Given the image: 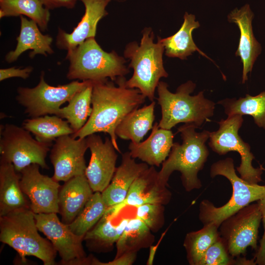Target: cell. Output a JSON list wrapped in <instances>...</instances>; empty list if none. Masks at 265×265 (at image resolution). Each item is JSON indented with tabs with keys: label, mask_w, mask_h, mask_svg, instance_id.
I'll return each mask as SVG.
<instances>
[{
	"label": "cell",
	"mask_w": 265,
	"mask_h": 265,
	"mask_svg": "<svg viewBox=\"0 0 265 265\" xmlns=\"http://www.w3.org/2000/svg\"><path fill=\"white\" fill-rule=\"evenodd\" d=\"M124 77L115 80L117 86L107 80L93 81L92 111L84 126L71 135L85 138L97 132L108 133L117 151L121 153L115 130L122 121L132 111L144 103L145 97L136 88L126 85Z\"/></svg>",
	"instance_id": "obj_1"
},
{
	"label": "cell",
	"mask_w": 265,
	"mask_h": 265,
	"mask_svg": "<svg viewBox=\"0 0 265 265\" xmlns=\"http://www.w3.org/2000/svg\"><path fill=\"white\" fill-rule=\"evenodd\" d=\"M196 128H198L188 124L178 128L177 133H180L182 143H173L167 159L162 163L158 174V182L161 185L167 186L171 174L178 171L186 191L202 187L198 173L203 168L209 155L205 143L210 137V132L206 130L197 132Z\"/></svg>",
	"instance_id": "obj_2"
},
{
	"label": "cell",
	"mask_w": 265,
	"mask_h": 265,
	"mask_svg": "<svg viewBox=\"0 0 265 265\" xmlns=\"http://www.w3.org/2000/svg\"><path fill=\"white\" fill-rule=\"evenodd\" d=\"M195 87L196 84L189 80L172 93L166 83L159 81L157 87V100L161 111L159 127L171 130L178 124L184 123L199 128L213 116L215 104L204 97L203 91L196 95H190Z\"/></svg>",
	"instance_id": "obj_3"
},
{
	"label": "cell",
	"mask_w": 265,
	"mask_h": 265,
	"mask_svg": "<svg viewBox=\"0 0 265 265\" xmlns=\"http://www.w3.org/2000/svg\"><path fill=\"white\" fill-rule=\"evenodd\" d=\"M38 231L34 213L29 208L0 216V241L16 250L22 262H26V257L32 256L44 265H54L57 252Z\"/></svg>",
	"instance_id": "obj_4"
},
{
	"label": "cell",
	"mask_w": 265,
	"mask_h": 265,
	"mask_svg": "<svg viewBox=\"0 0 265 265\" xmlns=\"http://www.w3.org/2000/svg\"><path fill=\"white\" fill-rule=\"evenodd\" d=\"M154 37L152 30L145 28L140 45L136 42L129 43L124 53L125 57L131 60L129 67L133 69L132 77L126 81V86L138 89L151 102L155 99L159 80L168 76L162 60L164 48L159 38L157 43H154Z\"/></svg>",
	"instance_id": "obj_5"
},
{
	"label": "cell",
	"mask_w": 265,
	"mask_h": 265,
	"mask_svg": "<svg viewBox=\"0 0 265 265\" xmlns=\"http://www.w3.org/2000/svg\"><path fill=\"white\" fill-rule=\"evenodd\" d=\"M69 62L67 78L70 80H115L129 73L125 60L114 51H104L95 39L90 38L67 51Z\"/></svg>",
	"instance_id": "obj_6"
},
{
	"label": "cell",
	"mask_w": 265,
	"mask_h": 265,
	"mask_svg": "<svg viewBox=\"0 0 265 265\" xmlns=\"http://www.w3.org/2000/svg\"><path fill=\"white\" fill-rule=\"evenodd\" d=\"M210 175L226 177L233 189L232 195L224 205L215 207L208 200H203L199 205V218L203 225L213 223L219 227L226 218L255 201L265 198V186L250 184L239 177L235 172L234 160L231 158L213 163Z\"/></svg>",
	"instance_id": "obj_7"
},
{
	"label": "cell",
	"mask_w": 265,
	"mask_h": 265,
	"mask_svg": "<svg viewBox=\"0 0 265 265\" xmlns=\"http://www.w3.org/2000/svg\"><path fill=\"white\" fill-rule=\"evenodd\" d=\"M42 71L38 84L33 87H19L16 99L30 118L49 114L56 115L61 106L79 91L90 84L91 80H74L69 83L52 86L45 80Z\"/></svg>",
	"instance_id": "obj_8"
},
{
	"label": "cell",
	"mask_w": 265,
	"mask_h": 265,
	"mask_svg": "<svg viewBox=\"0 0 265 265\" xmlns=\"http://www.w3.org/2000/svg\"><path fill=\"white\" fill-rule=\"evenodd\" d=\"M0 129V159L12 163L18 173L31 164L49 169L46 158L50 145L33 138L23 127L6 124Z\"/></svg>",
	"instance_id": "obj_9"
},
{
	"label": "cell",
	"mask_w": 265,
	"mask_h": 265,
	"mask_svg": "<svg viewBox=\"0 0 265 265\" xmlns=\"http://www.w3.org/2000/svg\"><path fill=\"white\" fill-rule=\"evenodd\" d=\"M243 122L242 115L239 114L222 119L219 122L218 130L210 132L209 145L214 152L221 155L230 151L238 152L241 157V163L237 170L240 178L249 184H258L262 180L263 169L253 166L255 157L250 151V146L238 134Z\"/></svg>",
	"instance_id": "obj_10"
},
{
	"label": "cell",
	"mask_w": 265,
	"mask_h": 265,
	"mask_svg": "<svg viewBox=\"0 0 265 265\" xmlns=\"http://www.w3.org/2000/svg\"><path fill=\"white\" fill-rule=\"evenodd\" d=\"M261 221L262 213L257 202L245 206L221 223L219 234L231 256L244 255L249 246L257 250Z\"/></svg>",
	"instance_id": "obj_11"
},
{
	"label": "cell",
	"mask_w": 265,
	"mask_h": 265,
	"mask_svg": "<svg viewBox=\"0 0 265 265\" xmlns=\"http://www.w3.org/2000/svg\"><path fill=\"white\" fill-rule=\"evenodd\" d=\"M36 226L58 253L62 265H90L82 244L84 237L74 234L56 213H34Z\"/></svg>",
	"instance_id": "obj_12"
},
{
	"label": "cell",
	"mask_w": 265,
	"mask_h": 265,
	"mask_svg": "<svg viewBox=\"0 0 265 265\" xmlns=\"http://www.w3.org/2000/svg\"><path fill=\"white\" fill-rule=\"evenodd\" d=\"M39 167L37 164H31L20 172L22 190L28 198L33 213H59L60 185L53 177L42 174Z\"/></svg>",
	"instance_id": "obj_13"
},
{
	"label": "cell",
	"mask_w": 265,
	"mask_h": 265,
	"mask_svg": "<svg viewBox=\"0 0 265 265\" xmlns=\"http://www.w3.org/2000/svg\"><path fill=\"white\" fill-rule=\"evenodd\" d=\"M88 148L85 138H74L71 135L61 136L55 139L50 150V159L54 168L52 177L57 182L85 175L84 155Z\"/></svg>",
	"instance_id": "obj_14"
},
{
	"label": "cell",
	"mask_w": 265,
	"mask_h": 265,
	"mask_svg": "<svg viewBox=\"0 0 265 265\" xmlns=\"http://www.w3.org/2000/svg\"><path fill=\"white\" fill-rule=\"evenodd\" d=\"M91 157L85 175L93 192H102L109 185L116 170V150L110 138L103 141L96 133L86 137Z\"/></svg>",
	"instance_id": "obj_15"
},
{
	"label": "cell",
	"mask_w": 265,
	"mask_h": 265,
	"mask_svg": "<svg viewBox=\"0 0 265 265\" xmlns=\"http://www.w3.org/2000/svg\"><path fill=\"white\" fill-rule=\"evenodd\" d=\"M158 172L154 166L149 167L133 182L125 199L120 204L108 207L106 212L111 218L126 206L137 207L144 204L167 205L171 193L158 180Z\"/></svg>",
	"instance_id": "obj_16"
},
{
	"label": "cell",
	"mask_w": 265,
	"mask_h": 265,
	"mask_svg": "<svg viewBox=\"0 0 265 265\" xmlns=\"http://www.w3.org/2000/svg\"><path fill=\"white\" fill-rule=\"evenodd\" d=\"M85 7L84 14L71 33L59 28L56 46L67 51L73 49L85 40L95 38L99 21L107 15L106 7L111 0H80Z\"/></svg>",
	"instance_id": "obj_17"
},
{
	"label": "cell",
	"mask_w": 265,
	"mask_h": 265,
	"mask_svg": "<svg viewBox=\"0 0 265 265\" xmlns=\"http://www.w3.org/2000/svg\"><path fill=\"white\" fill-rule=\"evenodd\" d=\"M253 16L254 14L248 4H245L239 9L236 8L228 16V21L236 24L240 30V38L236 55L240 57L243 65L242 83L248 80L247 75L252 71L262 49L253 32Z\"/></svg>",
	"instance_id": "obj_18"
},
{
	"label": "cell",
	"mask_w": 265,
	"mask_h": 265,
	"mask_svg": "<svg viewBox=\"0 0 265 265\" xmlns=\"http://www.w3.org/2000/svg\"><path fill=\"white\" fill-rule=\"evenodd\" d=\"M94 192L85 175L74 177L60 186L58 193L59 213L61 221L72 223L81 212Z\"/></svg>",
	"instance_id": "obj_19"
},
{
	"label": "cell",
	"mask_w": 265,
	"mask_h": 265,
	"mask_svg": "<svg viewBox=\"0 0 265 265\" xmlns=\"http://www.w3.org/2000/svg\"><path fill=\"white\" fill-rule=\"evenodd\" d=\"M148 168V164L145 162H136L130 152L124 153L121 164L116 168L109 185L102 192L107 207L121 203L126 198L134 181Z\"/></svg>",
	"instance_id": "obj_20"
},
{
	"label": "cell",
	"mask_w": 265,
	"mask_h": 265,
	"mask_svg": "<svg viewBox=\"0 0 265 265\" xmlns=\"http://www.w3.org/2000/svg\"><path fill=\"white\" fill-rule=\"evenodd\" d=\"M173 137L171 130L161 128L156 122L146 140L130 143V154L132 158H138L148 165L159 166L169 156L174 143Z\"/></svg>",
	"instance_id": "obj_21"
},
{
	"label": "cell",
	"mask_w": 265,
	"mask_h": 265,
	"mask_svg": "<svg viewBox=\"0 0 265 265\" xmlns=\"http://www.w3.org/2000/svg\"><path fill=\"white\" fill-rule=\"evenodd\" d=\"M21 28L17 37V44L14 50L8 52L5 57L8 63L16 61L25 51L32 50L29 54L30 58L37 54L46 56L48 54L54 53L51 47L53 38L48 34H43L37 23L32 20H28L24 16H20Z\"/></svg>",
	"instance_id": "obj_22"
},
{
	"label": "cell",
	"mask_w": 265,
	"mask_h": 265,
	"mask_svg": "<svg viewBox=\"0 0 265 265\" xmlns=\"http://www.w3.org/2000/svg\"><path fill=\"white\" fill-rule=\"evenodd\" d=\"M20 173L12 163L0 159V216L24 208L30 209V203L20 186Z\"/></svg>",
	"instance_id": "obj_23"
},
{
	"label": "cell",
	"mask_w": 265,
	"mask_h": 265,
	"mask_svg": "<svg viewBox=\"0 0 265 265\" xmlns=\"http://www.w3.org/2000/svg\"><path fill=\"white\" fill-rule=\"evenodd\" d=\"M199 26L198 21H195V16L186 12L182 26L176 33L165 38L159 37L164 48L166 55L169 57L185 59L193 52L197 51L201 55L212 61L197 47L193 40L192 31Z\"/></svg>",
	"instance_id": "obj_24"
},
{
	"label": "cell",
	"mask_w": 265,
	"mask_h": 265,
	"mask_svg": "<svg viewBox=\"0 0 265 265\" xmlns=\"http://www.w3.org/2000/svg\"><path fill=\"white\" fill-rule=\"evenodd\" d=\"M155 105L154 101L150 105L130 112L116 128L117 136L123 139L130 140L134 143L141 142L153 127Z\"/></svg>",
	"instance_id": "obj_25"
},
{
	"label": "cell",
	"mask_w": 265,
	"mask_h": 265,
	"mask_svg": "<svg viewBox=\"0 0 265 265\" xmlns=\"http://www.w3.org/2000/svg\"><path fill=\"white\" fill-rule=\"evenodd\" d=\"M22 127L32 133L37 141L50 146L58 137L75 133L66 120L55 115L26 119Z\"/></svg>",
	"instance_id": "obj_26"
},
{
	"label": "cell",
	"mask_w": 265,
	"mask_h": 265,
	"mask_svg": "<svg viewBox=\"0 0 265 265\" xmlns=\"http://www.w3.org/2000/svg\"><path fill=\"white\" fill-rule=\"evenodd\" d=\"M93 84V81L75 94L68 105L61 107L56 114L68 122L75 133L84 126L90 116Z\"/></svg>",
	"instance_id": "obj_27"
},
{
	"label": "cell",
	"mask_w": 265,
	"mask_h": 265,
	"mask_svg": "<svg viewBox=\"0 0 265 265\" xmlns=\"http://www.w3.org/2000/svg\"><path fill=\"white\" fill-rule=\"evenodd\" d=\"M22 15L35 22L41 31L47 29L50 13L40 0H0V18Z\"/></svg>",
	"instance_id": "obj_28"
},
{
	"label": "cell",
	"mask_w": 265,
	"mask_h": 265,
	"mask_svg": "<svg viewBox=\"0 0 265 265\" xmlns=\"http://www.w3.org/2000/svg\"><path fill=\"white\" fill-rule=\"evenodd\" d=\"M149 228L137 217L129 219L124 231L116 242L115 258L150 246L154 240Z\"/></svg>",
	"instance_id": "obj_29"
},
{
	"label": "cell",
	"mask_w": 265,
	"mask_h": 265,
	"mask_svg": "<svg viewBox=\"0 0 265 265\" xmlns=\"http://www.w3.org/2000/svg\"><path fill=\"white\" fill-rule=\"evenodd\" d=\"M217 104L224 107L228 116L249 115L258 127L265 129V91L255 96L246 94L245 97L238 100L227 98L218 101Z\"/></svg>",
	"instance_id": "obj_30"
},
{
	"label": "cell",
	"mask_w": 265,
	"mask_h": 265,
	"mask_svg": "<svg viewBox=\"0 0 265 265\" xmlns=\"http://www.w3.org/2000/svg\"><path fill=\"white\" fill-rule=\"evenodd\" d=\"M219 227L213 223L204 225L202 229L188 233L184 241L187 260L190 265H199L208 248L220 237Z\"/></svg>",
	"instance_id": "obj_31"
},
{
	"label": "cell",
	"mask_w": 265,
	"mask_h": 265,
	"mask_svg": "<svg viewBox=\"0 0 265 265\" xmlns=\"http://www.w3.org/2000/svg\"><path fill=\"white\" fill-rule=\"evenodd\" d=\"M130 218H124L117 224L106 212L97 223L85 235L83 239L88 244L98 248H107L116 243L122 234Z\"/></svg>",
	"instance_id": "obj_32"
},
{
	"label": "cell",
	"mask_w": 265,
	"mask_h": 265,
	"mask_svg": "<svg viewBox=\"0 0 265 265\" xmlns=\"http://www.w3.org/2000/svg\"><path fill=\"white\" fill-rule=\"evenodd\" d=\"M107 208L102 193L94 192L81 212L68 225L74 234L84 237L104 215Z\"/></svg>",
	"instance_id": "obj_33"
},
{
	"label": "cell",
	"mask_w": 265,
	"mask_h": 265,
	"mask_svg": "<svg viewBox=\"0 0 265 265\" xmlns=\"http://www.w3.org/2000/svg\"><path fill=\"white\" fill-rule=\"evenodd\" d=\"M254 260L240 256L235 260L229 254L224 240L220 237L205 252L199 265H255Z\"/></svg>",
	"instance_id": "obj_34"
},
{
	"label": "cell",
	"mask_w": 265,
	"mask_h": 265,
	"mask_svg": "<svg viewBox=\"0 0 265 265\" xmlns=\"http://www.w3.org/2000/svg\"><path fill=\"white\" fill-rule=\"evenodd\" d=\"M135 217L142 220L153 232H157L164 225L163 205L147 204L136 207Z\"/></svg>",
	"instance_id": "obj_35"
},
{
	"label": "cell",
	"mask_w": 265,
	"mask_h": 265,
	"mask_svg": "<svg viewBox=\"0 0 265 265\" xmlns=\"http://www.w3.org/2000/svg\"><path fill=\"white\" fill-rule=\"evenodd\" d=\"M257 202L258 204L262 213V221L264 232L262 238L260 240V245L256 251L254 259L256 265H265V198Z\"/></svg>",
	"instance_id": "obj_36"
},
{
	"label": "cell",
	"mask_w": 265,
	"mask_h": 265,
	"mask_svg": "<svg viewBox=\"0 0 265 265\" xmlns=\"http://www.w3.org/2000/svg\"><path fill=\"white\" fill-rule=\"evenodd\" d=\"M33 67L27 66L25 68L10 67L0 69V81L12 78H20L26 80L27 79L33 71Z\"/></svg>",
	"instance_id": "obj_37"
},
{
	"label": "cell",
	"mask_w": 265,
	"mask_h": 265,
	"mask_svg": "<svg viewBox=\"0 0 265 265\" xmlns=\"http://www.w3.org/2000/svg\"><path fill=\"white\" fill-rule=\"evenodd\" d=\"M136 257V252H129L125 253L121 256L115 258L112 261L107 263H103L96 258L92 257L91 265H131L135 261Z\"/></svg>",
	"instance_id": "obj_38"
},
{
	"label": "cell",
	"mask_w": 265,
	"mask_h": 265,
	"mask_svg": "<svg viewBox=\"0 0 265 265\" xmlns=\"http://www.w3.org/2000/svg\"><path fill=\"white\" fill-rule=\"evenodd\" d=\"M44 6L49 10L59 7L72 9L78 0H40Z\"/></svg>",
	"instance_id": "obj_39"
}]
</instances>
